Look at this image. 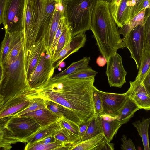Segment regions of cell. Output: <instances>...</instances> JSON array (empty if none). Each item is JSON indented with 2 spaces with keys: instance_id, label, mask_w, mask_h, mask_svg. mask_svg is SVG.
Returning <instances> with one entry per match:
<instances>
[{
  "instance_id": "8fae6325",
  "label": "cell",
  "mask_w": 150,
  "mask_h": 150,
  "mask_svg": "<svg viewBox=\"0 0 150 150\" xmlns=\"http://www.w3.org/2000/svg\"><path fill=\"white\" fill-rule=\"evenodd\" d=\"M106 74L110 87L121 88L126 82L127 72L122 64V57L117 52L107 60Z\"/></svg>"
},
{
  "instance_id": "d590c367",
  "label": "cell",
  "mask_w": 150,
  "mask_h": 150,
  "mask_svg": "<svg viewBox=\"0 0 150 150\" xmlns=\"http://www.w3.org/2000/svg\"><path fill=\"white\" fill-rule=\"evenodd\" d=\"M97 72L92 69L91 67H88L80 70L74 73L65 76L67 78L83 79L94 77Z\"/></svg>"
},
{
  "instance_id": "e0dca14e",
  "label": "cell",
  "mask_w": 150,
  "mask_h": 150,
  "mask_svg": "<svg viewBox=\"0 0 150 150\" xmlns=\"http://www.w3.org/2000/svg\"><path fill=\"white\" fill-rule=\"evenodd\" d=\"M125 93L140 109H150V96L148 94L142 82L136 86H130Z\"/></svg>"
},
{
  "instance_id": "ba28073f",
  "label": "cell",
  "mask_w": 150,
  "mask_h": 150,
  "mask_svg": "<svg viewBox=\"0 0 150 150\" xmlns=\"http://www.w3.org/2000/svg\"><path fill=\"white\" fill-rule=\"evenodd\" d=\"M5 127L24 143L25 139L32 135L41 127L35 119L26 116H13L6 118Z\"/></svg>"
},
{
  "instance_id": "8992f818",
  "label": "cell",
  "mask_w": 150,
  "mask_h": 150,
  "mask_svg": "<svg viewBox=\"0 0 150 150\" xmlns=\"http://www.w3.org/2000/svg\"><path fill=\"white\" fill-rule=\"evenodd\" d=\"M150 9H146L144 24L137 26L122 39L124 48L129 50L130 57L134 60L137 69L143 49L146 45L150 44Z\"/></svg>"
},
{
  "instance_id": "e575fe53",
  "label": "cell",
  "mask_w": 150,
  "mask_h": 150,
  "mask_svg": "<svg viewBox=\"0 0 150 150\" xmlns=\"http://www.w3.org/2000/svg\"><path fill=\"white\" fill-rule=\"evenodd\" d=\"M58 122L71 132L76 138L81 141L79 132V126L66 119L64 117L59 118Z\"/></svg>"
},
{
  "instance_id": "4fadbf2b",
  "label": "cell",
  "mask_w": 150,
  "mask_h": 150,
  "mask_svg": "<svg viewBox=\"0 0 150 150\" xmlns=\"http://www.w3.org/2000/svg\"><path fill=\"white\" fill-rule=\"evenodd\" d=\"M86 40V35L81 33L72 37L70 41L58 53L52 57L55 69L57 68L60 64L71 54L78 51L83 47Z\"/></svg>"
},
{
  "instance_id": "44dd1931",
  "label": "cell",
  "mask_w": 150,
  "mask_h": 150,
  "mask_svg": "<svg viewBox=\"0 0 150 150\" xmlns=\"http://www.w3.org/2000/svg\"><path fill=\"white\" fill-rule=\"evenodd\" d=\"M45 101L46 108L56 115L58 119L64 117L77 125L80 124L78 118L72 111L54 102L47 100Z\"/></svg>"
},
{
  "instance_id": "3957f363",
  "label": "cell",
  "mask_w": 150,
  "mask_h": 150,
  "mask_svg": "<svg viewBox=\"0 0 150 150\" xmlns=\"http://www.w3.org/2000/svg\"><path fill=\"white\" fill-rule=\"evenodd\" d=\"M58 0H25L23 29L25 55L32 46L42 39L48 29Z\"/></svg>"
},
{
  "instance_id": "8d00e7d4",
  "label": "cell",
  "mask_w": 150,
  "mask_h": 150,
  "mask_svg": "<svg viewBox=\"0 0 150 150\" xmlns=\"http://www.w3.org/2000/svg\"><path fill=\"white\" fill-rule=\"evenodd\" d=\"M67 23L64 16L61 19L55 34L52 47L49 52L52 57L54 55L59 38L64 27L67 25Z\"/></svg>"
},
{
  "instance_id": "7bdbcfd3",
  "label": "cell",
  "mask_w": 150,
  "mask_h": 150,
  "mask_svg": "<svg viewBox=\"0 0 150 150\" xmlns=\"http://www.w3.org/2000/svg\"><path fill=\"white\" fill-rule=\"evenodd\" d=\"M88 122L89 121L82 124L79 126V132L81 139V140L86 132L88 124Z\"/></svg>"
},
{
  "instance_id": "f1b7e54d",
  "label": "cell",
  "mask_w": 150,
  "mask_h": 150,
  "mask_svg": "<svg viewBox=\"0 0 150 150\" xmlns=\"http://www.w3.org/2000/svg\"><path fill=\"white\" fill-rule=\"evenodd\" d=\"M150 118H143L142 121H137L132 123L141 137L144 150H150L149 144L148 130Z\"/></svg>"
},
{
  "instance_id": "d4e9b609",
  "label": "cell",
  "mask_w": 150,
  "mask_h": 150,
  "mask_svg": "<svg viewBox=\"0 0 150 150\" xmlns=\"http://www.w3.org/2000/svg\"><path fill=\"white\" fill-rule=\"evenodd\" d=\"M72 144L59 141L57 139L46 145H42L37 142L27 143L25 150H70Z\"/></svg>"
},
{
  "instance_id": "cb8c5ba5",
  "label": "cell",
  "mask_w": 150,
  "mask_h": 150,
  "mask_svg": "<svg viewBox=\"0 0 150 150\" xmlns=\"http://www.w3.org/2000/svg\"><path fill=\"white\" fill-rule=\"evenodd\" d=\"M57 121L47 125L41 126L31 136L25 139L24 143H33L47 137L53 135L59 129Z\"/></svg>"
},
{
  "instance_id": "30bf717a",
  "label": "cell",
  "mask_w": 150,
  "mask_h": 150,
  "mask_svg": "<svg viewBox=\"0 0 150 150\" xmlns=\"http://www.w3.org/2000/svg\"><path fill=\"white\" fill-rule=\"evenodd\" d=\"M36 96L35 90L32 88L16 95L4 103L0 109V119L13 116L23 110Z\"/></svg>"
},
{
  "instance_id": "f35d334b",
  "label": "cell",
  "mask_w": 150,
  "mask_h": 150,
  "mask_svg": "<svg viewBox=\"0 0 150 150\" xmlns=\"http://www.w3.org/2000/svg\"><path fill=\"white\" fill-rule=\"evenodd\" d=\"M99 91L95 86L93 92V100L96 117L100 114L102 110V102Z\"/></svg>"
},
{
  "instance_id": "b9f144b4",
  "label": "cell",
  "mask_w": 150,
  "mask_h": 150,
  "mask_svg": "<svg viewBox=\"0 0 150 150\" xmlns=\"http://www.w3.org/2000/svg\"><path fill=\"white\" fill-rule=\"evenodd\" d=\"M7 0H0V25L3 22V14Z\"/></svg>"
},
{
  "instance_id": "83f0119b",
  "label": "cell",
  "mask_w": 150,
  "mask_h": 150,
  "mask_svg": "<svg viewBox=\"0 0 150 150\" xmlns=\"http://www.w3.org/2000/svg\"><path fill=\"white\" fill-rule=\"evenodd\" d=\"M90 60V57H84L79 61L73 62L67 68L60 73L53 75L52 78L57 79L65 77L80 70L86 68L88 67Z\"/></svg>"
},
{
  "instance_id": "60d3db41",
  "label": "cell",
  "mask_w": 150,
  "mask_h": 150,
  "mask_svg": "<svg viewBox=\"0 0 150 150\" xmlns=\"http://www.w3.org/2000/svg\"><path fill=\"white\" fill-rule=\"evenodd\" d=\"M150 73L145 77L142 83L149 95L150 96Z\"/></svg>"
},
{
  "instance_id": "d6986e66",
  "label": "cell",
  "mask_w": 150,
  "mask_h": 150,
  "mask_svg": "<svg viewBox=\"0 0 150 150\" xmlns=\"http://www.w3.org/2000/svg\"><path fill=\"white\" fill-rule=\"evenodd\" d=\"M24 34L23 31L11 33L5 30V35L1 42L0 49L1 65L4 62L9 52Z\"/></svg>"
},
{
  "instance_id": "c3c4849f",
  "label": "cell",
  "mask_w": 150,
  "mask_h": 150,
  "mask_svg": "<svg viewBox=\"0 0 150 150\" xmlns=\"http://www.w3.org/2000/svg\"><path fill=\"white\" fill-rule=\"evenodd\" d=\"M97 1H100L106 2L109 4L111 3L114 0H96Z\"/></svg>"
},
{
  "instance_id": "ee69618b",
  "label": "cell",
  "mask_w": 150,
  "mask_h": 150,
  "mask_svg": "<svg viewBox=\"0 0 150 150\" xmlns=\"http://www.w3.org/2000/svg\"><path fill=\"white\" fill-rule=\"evenodd\" d=\"M114 144L108 142L106 140L103 143L100 150H113Z\"/></svg>"
},
{
  "instance_id": "6da1fadb",
  "label": "cell",
  "mask_w": 150,
  "mask_h": 150,
  "mask_svg": "<svg viewBox=\"0 0 150 150\" xmlns=\"http://www.w3.org/2000/svg\"><path fill=\"white\" fill-rule=\"evenodd\" d=\"M94 81V77L83 79L52 77L46 83L33 89L38 97L72 111L82 124L95 116L93 98Z\"/></svg>"
},
{
  "instance_id": "bcb514c9",
  "label": "cell",
  "mask_w": 150,
  "mask_h": 150,
  "mask_svg": "<svg viewBox=\"0 0 150 150\" xmlns=\"http://www.w3.org/2000/svg\"><path fill=\"white\" fill-rule=\"evenodd\" d=\"M4 104V97L2 95L0 94V109L2 107Z\"/></svg>"
},
{
  "instance_id": "484cf974",
  "label": "cell",
  "mask_w": 150,
  "mask_h": 150,
  "mask_svg": "<svg viewBox=\"0 0 150 150\" xmlns=\"http://www.w3.org/2000/svg\"><path fill=\"white\" fill-rule=\"evenodd\" d=\"M140 108L131 99L128 98L122 107L115 115L121 122L122 125L126 123Z\"/></svg>"
},
{
  "instance_id": "5b68a950",
  "label": "cell",
  "mask_w": 150,
  "mask_h": 150,
  "mask_svg": "<svg viewBox=\"0 0 150 150\" xmlns=\"http://www.w3.org/2000/svg\"><path fill=\"white\" fill-rule=\"evenodd\" d=\"M64 16L72 37L90 30L92 13L96 0H62Z\"/></svg>"
},
{
  "instance_id": "f6af8a7d",
  "label": "cell",
  "mask_w": 150,
  "mask_h": 150,
  "mask_svg": "<svg viewBox=\"0 0 150 150\" xmlns=\"http://www.w3.org/2000/svg\"><path fill=\"white\" fill-rule=\"evenodd\" d=\"M106 62V60L102 56H99L96 59V63L100 67L104 66Z\"/></svg>"
},
{
  "instance_id": "836d02e7",
  "label": "cell",
  "mask_w": 150,
  "mask_h": 150,
  "mask_svg": "<svg viewBox=\"0 0 150 150\" xmlns=\"http://www.w3.org/2000/svg\"><path fill=\"white\" fill-rule=\"evenodd\" d=\"M72 37L71 28L67 24L63 30L59 38L54 54L52 57L57 54L64 47Z\"/></svg>"
},
{
  "instance_id": "f546056e",
  "label": "cell",
  "mask_w": 150,
  "mask_h": 150,
  "mask_svg": "<svg viewBox=\"0 0 150 150\" xmlns=\"http://www.w3.org/2000/svg\"><path fill=\"white\" fill-rule=\"evenodd\" d=\"M146 9H143L140 11L122 28H120L118 30L119 34L122 35L124 37L128 33L137 26L144 25L145 22Z\"/></svg>"
},
{
  "instance_id": "7dc6e473",
  "label": "cell",
  "mask_w": 150,
  "mask_h": 150,
  "mask_svg": "<svg viewBox=\"0 0 150 150\" xmlns=\"http://www.w3.org/2000/svg\"><path fill=\"white\" fill-rule=\"evenodd\" d=\"M3 74V69L1 65L0 64V83L2 79Z\"/></svg>"
},
{
  "instance_id": "d6a6232c",
  "label": "cell",
  "mask_w": 150,
  "mask_h": 150,
  "mask_svg": "<svg viewBox=\"0 0 150 150\" xmlns=\"http://www.w3.org/2000/svg\"><path fill=\"white\" fill-rule=\"evenodd\" d=\"M45 108H46L45 100L38 97L36 94V96L32 99L30 104L26 108L13 116H19L27 113Z\"/></svg>"
},
{
  "instance_id": "7c38bea8",
  "label": "cell",
  "mask_w": 150,
  "mask_h": 150,
  "mask_svg": "<svg viewBox=\"0 0 150 150\" xmlns=\"http://www.w3.org/2000/svg\"><path fill=\"white\" fill-rule=\"evenodd\" d=\"M99 91L102 107V112L100 114L115 117L129 98L125 93L119 94L105 92L100 90Z\"/></svg>"
},
{
  "instance_id": "1f68e13d",
  "label": "cell",
  "mask_w": 150,
  "mask_h": 150,
  "mask_svg": "<svg viewBox=\"0 0 150 150\" xmlns=\"http://www.w3.org/2000/svg\"><path fill=\"white\" fill-rule=\"evenodd\" d=\"M58 123L59 129L53 135L55 139L72 144L79 142V140L71 132Z\"/></svg>"
},
{
  "instance_id": "52a82bcc",
  "label": "cell",
  "mask_w": 150,
  "mask_h": 150,
  "mask_svg": "<svg viewBox=\"0 0 150 150\" xmlns=\"http://www.w3.org/2000/svg\"><path fill=\"white\" fill-rule=\"evenodd\" d=\"M25 0H7L2 23L5 30L11 33L23 31V19Z\"/></svg>"
},
{
  "instance_id": "4dcf8cb0",
  "label": "cell",
  "mask_w": 150,
  "mask_h": 150,
  "mask_svg": "<svg viewBox=\"0 0 150 150\" xmlns=\"http://www.w3.org/2000/svg\"><path fill=\"white\" fill-rule=\"evenodd\" d=\"M100 134H103V132L100 121L98 116H95L89 121L86 132L81 141L88 139Z\"/></svg>"
},
{
  "instance_id": "ffe728a7",
  "label": "cell",
  "mask_w": 150,
  "mask_h": 150,
  "mask_svg": "<svg viewBox=\"0 0 150 150\" xmlns=\"http://www.w3.org/2000/svg\"><path fill=\"white\" fill-rule=\"evenodd\" d=\"M150 45H146L143 50L138 74L134 81H130V86L139 85L150 72Z\"/></svg>"
},
{
  "instance_id": "603a6c76",
  "label": "cell",
  "mask_w": 150,
  "mask_h": 150,
  "mask_svg": "<svg viewBox=\"0 0 150 150\" xmlns=\"http://www.w3.org/2000/svg\"><path fill=\"white\" fill-rule=\"evenodd\" d=\"M6 118L0 119V149L9 150L12 147V144L22 141L5 127Z\"/></svg>"
},
{
  "instance_id": "681fc988",
  "label": "cell",
  "mask_w": 150,
  "mask_h": 150,
  "mask_svg": "<svg viewBox=\"0 0 150 150\" xmlns=\"http://www.w3.org/2000/svg\"><path fill=\"white\" fill-rule=\"evenodd\" d=\"M65 65V62L62 61L59 64V66L60 67H63Z\"/></svg>"
},
{
  "instance_id": "2e32d148",
  "label": "cell",
  "mask_w": 150,
  "mask_h": 150,
  "mask_svg": "<svg viewBox=\"0 0 150 150\" xmlns=\"http://www.w3.org/2000/svg\"><path fill=\"white\" fill-rule=\"evenodd\" d=\"M64 16V8L62 0H58L51 23L42 38L46 48L49 52L60 20Z\"/></svg>"
},
{
  "instance_id": "ac0fdd59",
  "label": "cell",
  "mask_w": 150,
  "mask_h": 150,
  "mask_svg": "<svg viewBox=\"0 0 150 150\" xmlns=\"http://www.w3.org/2000/svg\"><path fill=\"white\" fill-rule=\"evenodd\" d=\"M100 121L103 134L106 141L110 142L122 125L116 117L105 114H100L98 116Z\"/></svg>"
},
{
  "instance_id": "9a60e30c",
  "label": "cell",
  "mask_w": 150,
  "mask_h": 150,
  "mask_svg": "<svg viewBox=\"0 0 150 150\" xmlns=\"http://www.w3.org/2000/svg\"><path fill=\"white\" fill-rule=\"evenodd\" d=\"M46 48L43 40L35 43L26 57V70L28 81Z\"/></svg>"
},
{
  "instance_id": "9c48e42d",
  "label": "cell",
  "mask_w": 150,
  "mask_h": 150,
  "mask_svg": "<svg viewBox=\"0 0 150 150\" xmlns=\"http://www.w3.org/2000/svg\"><path fill=\"white\" fill-rule=\"evenodd\" d=\"M55 69L51 55L46 49L28 81L30 87L34 88L47 83L53 75Z\"/></svg>"
},
{
  "instance_id": "5bb4252c",
  "label": "cell",
  "mask_w": 150,
  "mask_h": 150,
  "mask_svg": "<svg viewBox=\"0 0 150 150\" xmlns=\"http://www.w3.org/2000/svg\"><path fill=\"white\" fill-rule=\"evenodd\" d=\"M129 0H114L109 4L110 13L117 27L122 28L129 21Z\"/></svg>"
},
{
  "instance_id": "74e56055",
  "label": "cell",
  "mask_w": 150,
  "mask_h": 150,
  "mask_svg": "<svg viewBox=\"0 0 150 150\" xmlns=\"http://www.w3.org/2000/svg\"><path fill=\"white\" fill-rule=\"evenodd\" d=\"M145 0H129L130 9L129 20L143 9V5Z\"/></svg>"
},
{
  "instance_id": "7a4b0ae2",
  "label": "cell",
  "mask_w": 150,
  "mask_h": 150,
  "mask_svg": "<svg viewBox=\"0 0 150 150\" xmlns=\"http://www.w3.org/2000/svg\"><path fill=\"white\" fill-rule=\"evenodd\" d=\"M117 25L110 13L109 4L97 1L91 16L90 30L106 61L118 50L124 48Z\"/></svg>"
},
{
  "instance_id": "4316f807",
  "label": "cell",
  "mask_w": 150,
  "mask_h": 150,
  "mask_svg": "<svg viewBox=\"0 0 150 150\" xmlns=\"http://www.w3.org/2000/svg\"><path fill=\"white\" fill-rule=\"evenodd\" d=\"M106 139L103 134L88 139L72 144L70 150H98L100 144Z\"/></svg>"
},
{
  "instance_id": "277c9868",
  "label": "cell",
  "mask_w": 150,
  "mask_h": 150,
  "mask_svg": "<svg viewBox=\"0 0 150 150\" xmlns=\"http://www.w3.org/2000/svg\"><path fill=\"white\" fill-rule=\"evenodd\" d=\"M0 83V94L4 103L16 95L31 88L27 80L26 70L25 46L21 49L15 46L8 54L4 62Z\"/></svg>"
},
{
  "instance_id": "ab89813d",
  "label": "cell",
  "mask_w": 150,
  "mask_h": 150,
  "mask_svg": "<svg viewBox=\"0 0 150 150\" xmlns=\"http://www.w3.org/2000/svg\"><path fill=\"white\" fill-rule=\"evenodd\" d=\"M122 143L121 145V149L122 150H136L134 144L131 139H127L125 135H123L121 138Z\"/></svg>"
},
{
  "instance_id": "7402d4cb",
  "label": "cell",
  "mask_w": 150,
  "mask_h": 150,
  "mask_svg": "<svg viewBox=\"0 0 150 150\" xmlns=\"http://www.w3.org/2000/svg\"><path fill=\"white\" fill-rule=\"evenodd\" d=\"M17 116H26L32 118L36 120L41 126L57 121L58 119L56 115L47 108L40 109Z\"/></svg>"
}]
</instances>
